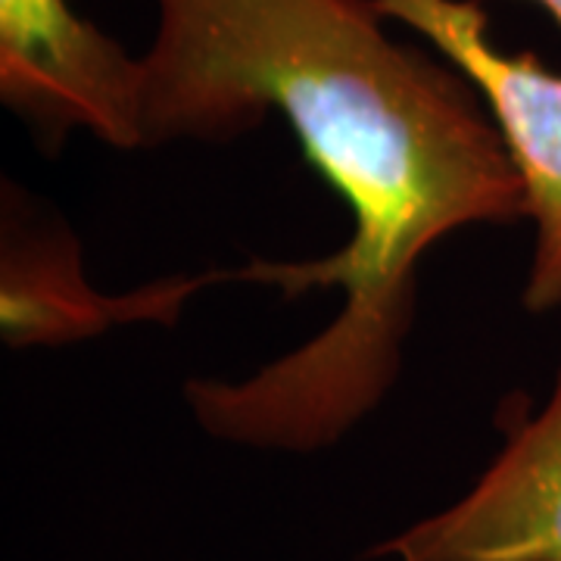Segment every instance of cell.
<instances>
[{
  "instance_id": "obj_1",
  "label": "cell",
  "mask_w": 561,
  "mask_h": 561,
  "mask_svg": "<svg viewBox=\"0 0 561 561\" xmlns=\"http://www.w3.org/2000/svg\"><path fill=\"white\" fill-rule=\"evenodd\" d=\"M140 54L144 147L234 140L278 110L353 216L337 253L253 260L225 280L284 297L337 287V319L243 381L194 378L209 437L319 453L393 390L424 253L471 225L527 219L518 172L478 88L453 62L387 35L375 0H153Z\"/></svg>"
},
{
  "instance_id": "obj_2",
  "label": "cell",
  "mask_w": 561,
  "mask_h": 561,
  "mask_svg": "<svg viewBox=\"0 0 561 561\" xmlns=\"http://www.w3.org/2000/svg\"><path fill=\"white\" fill-rule=\"evenodd\" d=\"M387 20L427 41L478 88L518 172L534 256L524 309L546 316L561 306V76L534 54H508L490 35L481 0H375Z\"/></svg>"
},
{
  "instance_id": "obj_3",
  "label": "cell",
  "mask_w": 561,
  "mask_h": 561,
  "mask_svg": "<svg viewBox=\"0 0 561 561\" xmlns=\"http://www.w3.org/2000/svg\"><path fill=\"white\" fill-rule=\"evenodd\" d=\"M0 101L57 153L84 128L140 150V60L69 0H0Z\"/></svg>"
},
{
  "instance_id": "obj_4",
  "label": "cell",
  "mask_w": 561,
  "mask_h": 561,
  "mask_svg": "<svg viewBox=\"0 0 561 561\" xmlns=\"http://www.w3.org/2000/svg\"><path fill=\"white\" fill-rule=\"evenodd\" d=\"M365 561H561V368L537 415L515 412L474 486Z\"/></svg>"
},
{
  "instance_id": "obj_5",
  "label": "cell",
  "mask_w": 561,
  "mask_h": 561,
  "mask_svg": "<svg viewBox=\"0 0 561 561\" xmlns=\"http://www.w3.org/2000/svg\"><path fill=\"white\" fill-rule=\"evenodd\" d=\"M206 284H225V272L165 278L131 294L106 297L81 272L76 238L62 228L25 231L3 213L0 324L10 346H60L98 337L128 321H175L187 297Z\"/></svg>"
},
{
  "instance_id": "obj_6",
  "label": "cell",
  "mask_w": 561,
  "mask_h": 561,
  "mask_svg": "<svg viewBox=\"0 0 561 561\" xmlns=\"http://www.w3.org/2000/svg\"><path fill=\"white\" fill-rule=\"evenodd\" d=\"M483 3V0H481ZM530 3H537V7H542L552 20H556V25L561 28V0H530Z\"/></svg>"
}]
</instances>
